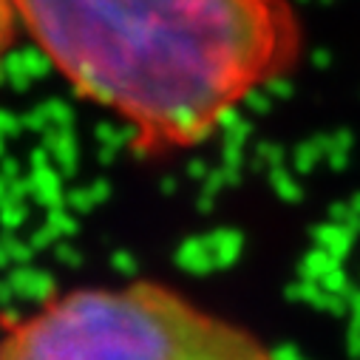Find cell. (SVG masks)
<instances>
[{
    "label": "cell",
    "instance_id": "1",
    "mask_svg": "<svg viewBox=\"0 0 360 360\" xmlns=\"http://www.w3.org/2000/svg\"><path fill=\"white\" fill-rule=\"evenodd\" d=\"M54 71L142 159L202 148L304 57L292 0H15Z\"/></svg>",
    "mask_w": 360,
    "mask_h": 360
},
{
    "label": "cell",
    "instance_id": "2",
    "mask_svg": "<svg viewBox=\"0 0 360 360\" xmlns=\"http://www.w3.org/2000/svg\"><path fill=\"white\" fill-rule=\"evenodd\" d=\"M0 360H278L252 329L162 281L74 287L0 321Z\"/></svg>",
    "mask_w": 360,
    "mask_h": 360
},
{
    "label": "cell",
    "instance_id": "3",
    "mask_svg": "<svg viewBox=\"0 0 360 360\" xmlns=\"http://www.w3.org/2000/svg\"><path fill=\"white\" fill-rule=\"evenodd\" d=\"M18 26H20V15H18L15 0H0V63H4V57L9 54L15 43Z\"/></svg>",
    "mask_w": 360,
    "mask_h": 360
}]
</instances>
